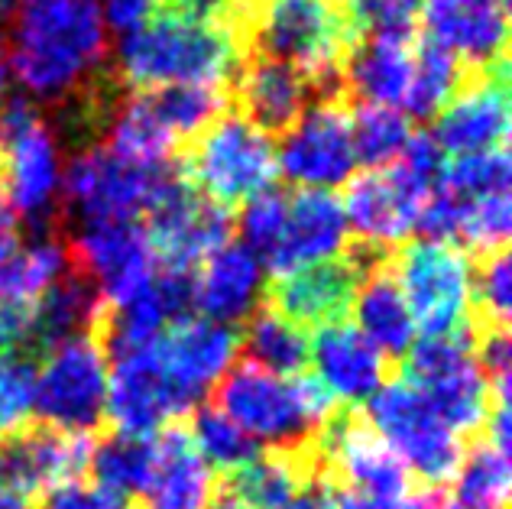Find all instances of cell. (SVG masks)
Listing matches in <instances>:
<instances>
[{
    "instance_id": "obj_1",
    "label": "cell",
    "mask_w": 512,
    "mask_h": 509,
    "mask_svg": "<svg viewBox=\"0 0 512 509\" xmlns=\"http://www.w3.org/2000/svg\"><path fill=\"white\" fill-rule=\"evenodd\" d=\"M7 33L10 72L30 98L65 107L104 82L111 30L98 0H13Z\"/></svg>"
},
{
    "instance_id": "obj_2",
    "label": "cell",
    "mask_w": 512,
    "mask_h": 509,
    "mask_svg": "<svg viewBox=\"0 0 512 509\" xmlns=\"http://www.w3.org/2000/svg\"><path fill=\"white\" fill-rule=\"evenodd\" d=\"M244 33L234 20H205L188 13L153 17L127 33L117 49L120 78L140 91L224 88L240 69Z\"/></svg>"
},
{
    "instance_id": "obj_3",
    "label": "cell",
    "mask_w": 512,
    "mask_h": 509,
    "mask_svg": "<svg viewBox=\"0 0 512 509\" xmlns=\"http://www.w3.org/2000/svg\"><path fill=\"white\" fill-rule=\"evenodd\" d=\"M218 409L269 451H302L334 419V403L315 377H279L250 360L218 383Z\"/></svg>"
},
{
    "instance_id": "obj_4",
    "label": "cell",
    "mask_w": 512,
    "mask_h": 509,
    "mask_svg": "<svg viewBox=\"0 0 512 509\" xmlns=\"http://www.w3.org/2000/svg\"><path fill=\"white\" fill-rule=\"evenodd\" d=\"M244 23L256 56L292 65L315 82L321 98H331L341 88L354 33L338 0H250Z\"/></svg>"
},
{
    "instance_id": "obj_5",
    "label": "cell",
    "mask_w": 512,
    "mask_h": 509,
    "mask_svg": "<svg viewBox=\"0 0 512 509\" xmlns=\"http://www.w3.org/2000/svg\"><path fill=\"white\" fill-rule=\"evenodd\" d=\"M185 179L221 208L247 205L250 198L273 189L276 143L244 114L224 111L195 137L185 156Z\"/></svg>"
},
{
    "instance_id": "obj_6",
    "label": "cell",
    "mask_w": 512,
    "mask_h": 509,
    "mask_svg": "<svg viewBox=\"0 0 512 509\" xmlns=\"http://www.w3.org/2000/svg\"><path fill=\"white\" fill-rule=\"evenodd\" d=\"M396 286L406 299L415 328L425 338H451L467 334L474 315V263L461 247L444 240L419 237L406 244L393 266Z\"/></svg>"
},
{
    "instance_id": "obj_7",
    "label": "cell",
    "mask_w": 512,
    "mask_h": 509,
    "mask_svg": "<svg viewBox=\"0 0 512 509\" xmlns=\"http://www.w3.org/2000/svg\"><path fill=\"white\" fill-rule=\"evenodd\" d=\"M0 182L13 214L46 231L62 195V146L26 98L0 107Z\"/></svg>"
},
{
    "instance_id": "obj_8",
    "label": "cell",
    "mask_w": 512,
    "mask_h": 509,
    "mask_svg": "<svg viewBox=\"0 0 512 509\" xmlns=\"http://www.w3.org/2000/svg\"><path fill=\"white\" fill-rule=\"evenodd\" d=\"M107 373L111 357L94 331L46 347L36 364V419L56 432L88 435L104 422Z\"/></svg>"
},
{
    "instance_id": "obj_9",
    "label": "cell",
    "mask_w": 512,
    "mask_h": 509,
    "mask_svg": "<svg viewBox=\"0 0 512 509\" xmlns=\"http://www.w3.org/2000/svg\"><path fill=\"white\" fill-rule=\"evenodd\" d=\"M172 172V166L153 169L127 163L107 146L88 143L78 146L75 156L62 166L59 205L69 208L78 224L137 221L150 211Z\"/></svg>"
},
{
    "instance_id": "obj_10",
    "label": "cell",
    "mask_w": 512,
    "mask_h": 509,
    "mask_svg": "<svg viewBox=\"0 0 512 509\" xmlns=\"http://www.w3.org/2000/svg\"><path fill=\"white\" fill-rule=\"evenodd\" d=\"M367 412V425L386 441L406 474H415L431 487L451 480L454 467L464 458L461 435L431 409L428 399L406 377L383 383V390L367 403Z\"/></svg>"
},
{
    "instance_id": "obj_11",
    "label": "cell",
    "mask_w": 512,
    "mask_h": 509,
    "mask_svg": "<svg viewBox=\"0 0 512 509\" xmlns=\"http://www.w3.org/2000/svg\"><path fill=\"white\" fill-rule=\"evenodd\" d=\"M406 380L461 438L487 425L493 393L470 331L412 344L406 354Z\"/></svg>"
},
{
    "instance_id": "obj_12",
    "label": "cell",
    "mask_w": 512,
    "mask_h": 509,
    "mask_svg": "<svg viewBox=\"0 0 512 509\" xmlns=\"http://www.w3.org/2000/svg\"><path fill=\"white\" fill-rule=\"evenodd\" d=\"M146 237L163 270L195 273L234 234L231 211L208 202L192 182L172 172L146 211Z\"/></svg>"
},
{
    "instance_id": "obj_13",
    "label": "cell",
    "mask_w": 512,
    "mask_h": 509,
    "mask_svg": "<svg viewBox=\"0 0 512 509\" xmlns=\"http://www.w3.org/2000/svg\"><path fill=\"white\" fill-rule=\"evenodd\" d=\"M276 172L295 192H334L357 176V153L350 137V114L341 101L312 104L282 133L276 146Z\"/></svg>"
},
{
    "instance_id": "obj_14",
    "label": "cell",
    "mask_w": 512,
    "mask_h": 509,
    "mask_svg": "<svg viewBox=\"0 0 512 509\" xmlns=\"http://www.w3.org/2000/svg\"><path fill=\"white\" fill-rule=\"evenodd\" d=\"M72 270L88 279L104 305L117 308L153 283L159 260L140 221H91L78 224L72 237Z\"/></svg>"
},
{
    "instance_id": "obj_15",
    "label": "cell",
    "mask_w": 512,
    "mask_h": 509,
    "mask_svg": "<svg viewBox=\"0 0 512 509\" xmlns=\"http://www.w3.org/2000/svg\"><path fill=\"white\" fill-rule=\"evenodd\" d=\"M156 341L130 344V347H107L111 373H107L104 419L114 422L117 435L156 438L159 432L172 428V422L179 419V415L188 412L166 377Z\"/></svg>"
},
{
    "instance_id": "obj_16",
    "label": "cell",
    "mask_w": 512,
    "mask_h": 509,
    "mask_svg": "<svg viewBox=\"0 0 512 509\" xmlns=\"http://www.w3.org/2000/svg\"><path fill=\"white\" fill-rule=\"evenodd\" d=\"M431 189L415 182L402 166L367 169L347 182L341 198L347 231L367 250L399 247L412 231H419L422 208Z\"/></svg>"
},
{
    "instance_id": "obj_17",
    "label": "cell",
    "mask_w": 512,
    "mask_h": 509,
    "mask_svg": "<svg viewBox=\"0 0 512 509\" xmlns=\"http://www.w3.org/2000/svg\"><path fill=\"white\" fill-rule=\"evenodd\" d=\"M315 471H325L341 484V490L360 497L393 500L409 493V474L399 458L386 448V441L360 419H331L318 435L312 451Z\"/></svg>"
},
{
    "instance_id": "obj_18",
    "label": "cell",
    "mask_w": 512,
    "mask_h": 509,
    "mask_svg": "<svg viewBox=\"0 0 512 509\" xmlns=\"http://www.w3.org/2000/svg\"><path fill=\"white\" fill-rule=\"evenodd\" d=\"M428 43L480 75L506 69V0H419Z\"/></svg>"
},
{
    "instance_id": "obj_19",
    "label": "cell",
    "mask_w": 512,
    "mask_h": 509,
    "mask_svg": "<svg viewBox=\"0 0 512 509\" xmlns=\"http://www.w3.org/2000/svg\"><path fill=\"white\" fill-rule=\"evenodd\" d=\"M159 360L185 409H195L231 373L240 354L237 328L208 318H182L156 341Z\"/></svg>"
},
{
    "instance_id": "obj_20",
    "label": "cell",
    "mask_w": 512,
    "mask_h": 509,
    "mask_svg": "<svg viewBox=\"0 0 512 509\" xmlns=\"http://www.w3.org/2000/svg\"><path fill=\"white\" fill-rule=\"evenodd\" d=\"M509 137V95L506 69L487 72L470 85L457 88V95L438 114V127L431 140L441 153L454 159L506 150Z\"/></svg>"
},
{
    "instance_id": "obj_21",
    "label": "cell",
    "mask_w": 512,
    "mask_h": 509,
    "mask_svg": "<svg viewBox=\"0 0 512 509\" xmlns=\"http://www.w3.org/2000/svg\"><path fill=\"white\" fill-rule=\"evenodd\" d=\"M347 218L334 192H292L286 208V224L266 257V270L289 276L308 266L341 260L347 250Z\"/></svg>"
},
{
    "instance_id": "obj_22",
    "label": "cell",
    "mask_w": 512,
    "mask_h": 509,
    "mask_svg": "<svg viewBox=\"0 0 512 509\" xmlns=\"http://www.w3.org/2000/svg\"><path fill=\"white\" fill-rule=\"evenodd\" d=\"M308 364L334 406L370 403L386 383V357L347 321H331L315 331L308 341Z\"/></svg>"
},
{
    "instance_id": "obj_23",
    "label": "cell",
    "mask_w": 512,
    "mask_h": 509,
    "mask_svg": "<svg viewBox=\"0 0 512 509\" xmlns=\"http://www.w3.org/2000/svg\"><path fill=\"white\" fill-rule=\"evenodd\" d=\"M266 263L240 240H227L221 250L192 273V308L198 318L234 328L256 315L266 292Z\"/></svg>"
},
{
    "instance_id": "obj_24",
    "label": "cell",
    "mask_w": 512,
    "mask_h": 509,
    "mask_svg": "<svg viewBox=\"0 0 512 509\" xmlns=\"http://www.w3.org/2000/svg\"><path fill=\"white\" fill-rule=\"evenodd\" d=\"M88 435L56 432V428H23L20 435H10L7 448H0V484L30 493H46L59 484L82 477L91 461Z\"/></svg>"
},
{
    "instance_id": "obj_25",
    "label": "cell",
    "mask_w": 512,
    "mask_h": 509,
    "mask_svg": "<svg viewBox=\"0 0 512 509\" xmlns=\"http://www.w3.org/2000/svg\"><path fill=\"white\" fill-rule=\"evenodd\" d=\"M137 497L143 509H208L218 500V474L185 428H166L153 438L150 471Z\"/></svg>"
},
{
    "instance_id": "obj_26",
    "label": "cell",
    "mask_w": 512,
    "mask_h": 509,
    "mask_svg": "<svg viewBox=\"0 0 512 509\" xmlns=\"http://www.w3.org/2000/svg\"><path fill=\"white\" fill-rule=\"evenodd\" d=\"M315 98H321L315 82H308L302 72H295L286 62L253 52L237 69V114H244L250 124H256L269 137L286 133L312 107Z\"/></svg>"
},
{
    "instance_id": "obj_27",
    "label": "cell",
    "mask_w": 512,
    "mask_h": 509,
    "mask_svg": "<svg viewBox=\"0 0 512 509\" xmlns=\"http://www.w3.org/2000/svg\"><path fill=\"white\" fill-rule=\"evenodd\" d=\"M360 283V270L354 260H331L295 270L289 276H279L273 286V308L286 315L299 328H325L331 321H341V315L354 302V292Z\"/></svg>"
},
{
    "instance_id": "obj_28",
    "label": "cell",
    "mask_w": 512,
    "mask_h": 509,
    "mask_svg": "<svg viewBox=\"0 0 512 509\" xmlns=\"http://www.w3.org/2000/svg\"><path fill=\"white\" fill-rule=\"evenodd\" d=\"M350 308H354V328L383 357H406L412 351L419 328H415L412 312L389 266L376 263L367 273H360Z\"/></svg>"
},
{
    "instance_id": "obj_29",
    "label": "cell",
    "mask_w": 512,
    "mask_h": 509,
    "mask_svg": "<svg viewBox=\"0 0 512 509\" xmlns=\"http://www.w3.org/2000/svg\"><path fill=\"white\" fill-rule=\"evenodd\" d=\"M69 273V247L59 237L46 231L39 237H20L17 231L0 234V299L4 302L33 305Z\"/></svg>"
},
{
    "instance_id": "obj_30",
    "label": "cell",
    "mask_w": 512,
    "mask_h": 509,
    "mask_svg": "<svg viewBox=\"0 0 512 509\" xmlns=\"http://www.w3.org/2000/svg\"><path fill=\"white\" fill-rule=\"evenodd\" d=\"M415 49L412 43H363L350 49L341 75L360 104L396 107L402 111L412 85Z\"/></svg>"
},
{
    "instance_id": "obj_31",
    "label": "cell",
    "mask_w": 512,
    "mask_h": 509,
    "mask_svg": "<svg viewBox=\"0 0 512 509\" xmlns=\"http://www.w3.org/2000/svg\"><path fill=\"white\" fill-rule=\"evenodd\" d=\"M315 474L312 454L302 451H260L231 474V493L247 509H282L308 490Z\"/></svg>"
},
{
    "instance_id": "obj_32",
    "label": "cell",
    "mask_w": 512,
    "mask_h": 509,
    "mask_svg": "<svg viewBox=\"0 0 512 509\" xmlns=\"http://www.w3.org/2000/svg\"><path fill=\"white\" fill-rule=\"evenodd\" d=\"M101 296L91 289L88 279H82L75 270L62 276L49 292H43L33 302V338L43 347H52L59 341L91 334L101 318Z\"/></svg>"
},
{
    "instance_id": "obj_33",
    "label": "cell",
    "mask_w": 512,
    "mask_h": 509,
    "mask_svg": "<svg viewBox=\"0 0 512 509\" xmlns=\"http://www.w3.org/2000/svg\"><path fill=\"white\" fill-rule=\"evenodd\" d=\"M512 467L509 451L483 438L470 448L451 474V493L444 497L448 509H509Z\"/></svg>"
},
{
    "instance_id": "obj_34",
    "label": "cell",
    "mask_w": 512,
    "mask_h": 509,
    "mask_svg": "<svg viewBox=\"0 0 512 509\" xmlns=\"http://www.w3.org/2000/svg\"><path fill=\"white\" fill-rule=\"evenodd\" d=\"M240 338V347L250 354V364L263 367L279 377H299L308 364V334L276 308H263L253 318Z\"/></svg>"
},
{
    "instance_id": "obj_35",
    "label": "cell",
    "mask_w": 512,
    "mask_h": 509,
    "mask_svg": "<svg viewBox=\"0 0 512 509\" xmlns=\"http://www.w3.org/2000/svg\"><path fill=\"white\" fill-rule=\"evenodd\" d=\"M350 137H354L357 166L386 169L406 153V146L412 140V124L396 107L360 104L350 114Z\"/></svg>"
},
{
    "instance_id": "obj_36",
    "label": "cell",
    "mask_w": 512,
    "mask_h": 509,
    "mask_svg": "<svg viewBox=\"0 0 512 509\" xmlns=\"http://www.w3.org/2000/svg\"><path fill=\"white\" fill-rule=\"evenodd\" d=\"M457 88H461V65H457L448 52H441L438 46H419L415 49V69H412V85L402 114L415 120H428L444 111Z\"/></svg>"
},
{
    "instance_id": "obj_37",
    "label": "cell",
    "mask_w": 512,
    "mask_h": 509,
    "mask_svg": "<svg viewBox=\"0 0 512 509\" xmlns=\"http://www.w3.org/2000/svg\"><path fill=\"white\" fill-rule=\"evenodd\" d=\"M153 458V438H130V435H111L91 445L88 467L94 471L91 480H98L101 487L120 493V497H137L143 487V477L150 471Z\"/></svg>"
},
{
    "instance_id": "obj_38",
    "label": "cell",
    "mask_w": 512,
    "mask_h": 509,
    "mask_svg": "<svg viewBox=\"0 0 512 509\" xmlns=\"http://www.w3.org/2000/svg\"><path fill=\"white\" fill-rule=\"evenodd\" d=\"M146 95H150L159 120L166 124L175 143L195 140L227 107V95L221 88H163V91H146Z\"/></svg>"
},
{
    "instance_id": "obj_39",
    "label": "cell",
    "mask_w": 512,
    "mask_h": 509,
    "mask_svg": "<svg viewBox=\"0 0 512 509\" xmlns=\"http://www.w3.org/2000/svg\"><path fill=\"white\" fill-rule=\"evenodd\" d=\"M188 438H192V445L198 448L201 458L211 467H221V471H237V467H244L250 458L260 454V448H256L218 406L195 409Z\"/></svg>"
},
{
    "instance_id": "obj_40",
    "label": "cell",
    "mask_w": 512,
    "mask_h": 509,
    "mask_svg": "<svg viewBox=\"0 0 512 509\" xmlns=\"http://www.w3.org/2000/svg\"><path fill=\"white\" fill-rule=\"evenodd\" d=\"M344 13L367 43H412L419 26V0H347Z\"/></svg>"
},
{
    "instance_id": "obj_41",
    "label": "cell",
    "mask_w": 512,
    "mask_h": 509,
    "mask_svg": "<svg viewBox=\"0 0 512 509\" xmlns=\"http://www.w3.org/2000/svg\"><path fill=\"white\" fill-rule=\"evenodd\" d=\"M36 419V360L30 354L0 357V432L20 435Z\"/></svg>"
},
{
    "instance_id": "obj_42",
    "label": "cell",
    "mask_w": 512,
    "mask_h": 509,
    "mask_svg": "<svg viewBox=\"0 0 512 509\" xmlns=\"http://www.w3.org/2000/svg\"><path fill=\"white\" fill-rule=\"evenodd\" d=\"M286 208H289V195L279 189H266L256 198L240 208V244L253 250L256 257L266 263V257L273 253L276 240L282 234V224H286Z\"/></svg>"
},
{
    "instance_id": "obj_43",
    "label": "cell",
    "mask_w": 512,
    "mask_h": 509,
    "mask_svg": "<svg viewBox=\"0 0 512 509\" xmlns=\"http://www.w3.org/2000/svg\"><path fill=\"white\" fill-rule=\"evenodd\" d=\"M474 305L487 315V328H506L512 312V263L506 250L483 257V266L474 273Z\"/></svg>"
},
{
    "instance_id": "obj_44",
    "label": "cell",
    "mask_w": 512,
    "mask_h": 509,
    "mask_svg": "<svg viewBox=\"0 0 512 509\" xmlns=\"http://www.w3.org/2000/svg\"><path fill=\"white\" fill-rule=\"evenodd\" d=\"M43 509H127V500L120 493L101 487L98 480L75 477L69 484L46 490Z\"/></svg>"
},
{
    "instance_id": "obj_45",
    "label": "cell",
    "mask_w": 512,
    "mask_h": 509,
    "mask_svg": "<svg viewBox=\"0 0 512 509\" xmlns=\"http://www.w3.org/2000/svg\"><path fill=\"white\" fill-rule=\"evenodd\" d=\"M321 509H448V503H444V497H438L435 490L402 493V497H393V500H376V497H360V493L334 487L325 493Z\"/></svg>"
},
{
    "instance_id": "obj_46",
    "label": "cell",
    "mask_w": 512,
    "mask_h": 509,
    "mask_svg": "<svg viewBox=\"0 0 512 509\" xmlns=\"http://www.w3.org/2000/svg\"><path fill=\"white\" fill-rule=\"evenodd\" d=\"M33 338V305L0 299V357L17 354Z\"/></svg>"
},
{
    "instance_id": "obj_47",
    "label": "cell",
    "mask_w": 512,
    "mask_h": 509,
    "mask_svg": "<svg viewBox=\"0 0 512 509\" xmlns=\"http://www.w3.org/2000/svg\"><path fill=\"white\" fill-rule=\"evenodd\" d=\"M98 4H101L107 30L127 36L156 17L159 0H98Z\"/></svg>"
},
{
    "instance_id": "obj_48",
    "label": "cell",
    "mask_w": 512,
    "mask_h": 509,
    "mask_svg": "<svg viewBox=\"0 0 512 509\" xmlns=\"http://www.w3.org/2000/svg\"><path fill=\"white\" fill-rule=\"evenodd\" d=\"M169 4L188 13V17H205V20H224L227 10H244V0H169Z\"/></svg>"
},
{
    "instance_id": "obj_49",
    "label": "cell",
    "mask_w": 512,
    "mask_h": 509,
    "mask_svg": "<svg viewBox=\"0 0 512 509\" xmlns=\"http://www.w3.org/2000/svg\"><path fill=\"white\" fill-rule=\"evenodd\" d=\"M0 509H30V500H26L20 490L0 484Z\"/></svg>"
},
{
    "instance_id": "obj_50",
    "label": "cell",
    "mask_w": 512,
    "mask_h": 509,
    "mask_svg": "<svg viewBox=\"0 0 512 509\" xmlns=\"http://www.w3.org/2000/svg\"><path fill=\"white\" fill-rule=\"evenodd\" d=\"M10 78H13V72H10V59H7V49H4V43H0V107H4V101H7Z\"/></svg>"
},
{
    "instance_id": "obj_51",
    "label": "cell",
    "mask_w": 512,
    "mask_h": 509,
    "mask_svg": "<svg viewBox=\"0 0 512 509\" xmlns=\"http://www.w3.org/2000/svg\"><path fill=\"white\" fill-rule=\"evenodd\" d=\"M13 221H17V214H13V208L7 202V192H4V182H0V234L13 231Z\"/></svg>"
},
{
    "instance_id": "obj_52",
    "label": "cell",
    "mask_w": 512,
    "mask_h": 509,
    "mask_svg": "<svg viewBox=\"0 0 512 509\" xmlns=\"http://www.w3.org/2000/svg\"><path fill=\"white\" fill-rule=\"evenodd\" d=\"M282 509H321V500L315 497L312 490H305L302 497H295V500H292L289 506H282Z\"/></svg>"
},
{
    "instance_id": "obj_53",
    "label": "cell",
    "mask_w": 512,
    "mask_h": 509,
    "mask_svg": "<svg viewBox=\"0 0 512 509\" xmlns=\"http://www.w3.org/2000/svg\"><path fill=\"white\" fill-rule=\"evenodd\" d=\"M208 509H247L244 503H237L234 497H221V500H214Z\"/></svg>"
},
{
    "instance_id": "obj_54",
    "label": "cell",
    "mask_w": 512,
    "mask_h": 509,
    "mask_svg": "<svg viewBox=\"0 0 512 509\" xmlns=\"http://www.w3.org/2000/svg\"><path fill=\"white\" fill-rule=\"evenodd\" d=\"M7 4H13V0H0V7H7Z\"/></svg>"
}]
</instances>
